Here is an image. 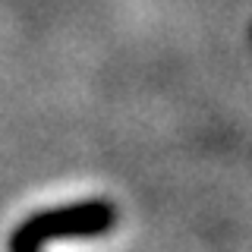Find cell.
<instances>
[{
	"label": "cell",
	"instance_id": "cell-1",
	"mask_svg": "<svg viewBox=\"0 0 252 252\" xmlns=\"http://www.w3.org/2000/svg\"><path fill=\"white\" fill-rule=\"evenodd\" d=\"M110 220V211L104 205H82V208H69L57 211V215H44L38 220H32L19 230V236L13 240L16 252H38L47 240L57 236H76V233H98L104 230Z\"/></svg>",
	"mask_w": 252,
	"mask_h": 252
}]
</instances>
